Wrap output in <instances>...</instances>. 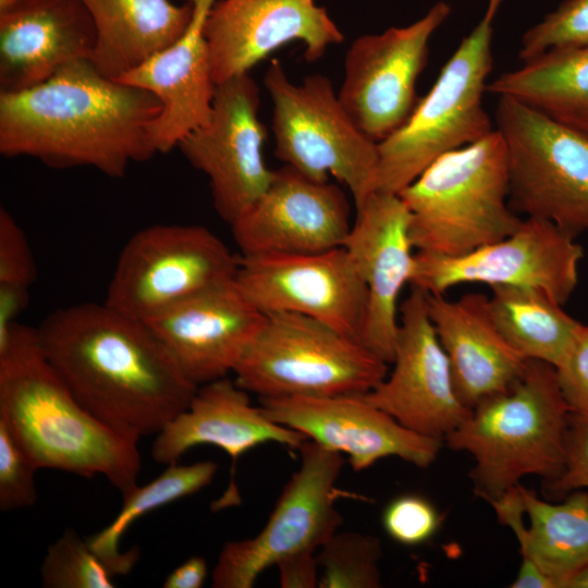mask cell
<instances>
[{
    "label": "cell",
    "mask_w": 588,
    "mask_h": 588,
    "mask_svg": "<svg viewBox=\"0 0 588 588\" xmlns=\"http://www.w3.org/2000/svg\"><path fill=\"white\" fill-rule=\"evenodd\" d=\"M529 519L522 562L536 563L556 588L588 567V491L574 490L560 503L544 501L519 483Z\"/></svg>",
    "instance_id": "f1b7e54d"
},
{
    "label": "cell",
    "mask_w": 588,
    "mask_h": 588,
    "mask_svg": "<svg viewBox=\"0 0 588 588\" xmlns=\"http://www.w3.org/2000/svg\"><path fill=\"white\" fill-rule=\"evenodd\" d=\"M555 369L571 412H588V326L583 324L567 357Z\"/></svg>",
    "instance_id": "74e56055"
},
{
    "label": "cell",
    "mask_w": 588,
    "mask_h": 588,
    "mask_svg": "<svg viewBox=\"0 0 588 588\" xmlns=\"http://www.w3.org/2000/svg\"><path fill=\"white\" fill-rule=\"evenodd\" d=\"M409 213L397 194L371 193L356 208L344 248L367 286V308L359 343L388 364L394 359L397 299L411 283L415 254Z\"/></svg>",
    "instance_id": "44dd1931"
},
{
    "label": "cell",
    "mask_w": 588,
    "mask_h": 588,
    "mask_svg": "<svg viewBox=\"0 0 588 588\" xmlns=\"http://www.w3.org/2000/svg\"><path fill=\"white\" fill-rule=\"evenodd\" d=\"M306 440L267 417L250 403L247 391L224 377L198 387L189 405L155 436L150 455L156 463L170 465L194 446L213 445L235 464L258 445L275 442L298 450Z\"/></svg>",
    "instance_id": "cb8c5ba5"
},
{
    "label": "cell",
    "mask_w": 588,
    "mask_h": 588,
    "mask_svg": "<svg viewBox=\"0 0 588 588\" xmlns=\"http://www.w3.org/2000/svg\"><path fill=\"white\" fill-rule=\"evenodd\" d=\"M382 546L379 538L335 531L317 553L320 588H379Z\"/></svg>",
    "instance_id": "4dcf8cb0"
},
{
    "label": "cell",
    "mask_w": 588,
    "mask_h": 588,
    "mask_svg": "<svg viewBox=\"0 0 588 588\" xmlns=\"http://www.w3.org/2000/svg\"><path fill=\"white\" fill-rule=\"evenodd\" d=\"M569 416L555 367L529 359L522 378L476 405L444 444L473 456L474 492L490 502L525 476L547 485L561 475Z\"/></svg>",
    "instance_id": "277c9868"
},
{
    "label": "cell",
    "mask_w": 588,
    "mask_h": 588,
    "mask_svg": "<svg viewBox=\"0 0 588 588\" xmlns=\"http://www.w3.org/2000/svg\"><path fill=\"white\" fill-rule=\"evenodd\" d=\"M97 33L90 61L118 79L174 42L188 27L193 4L170 0H81Z\"/></svg>",
    "instance_id": "484cf974"
},
{
    "label": "cell",
    "mask_w": 588,
    "mask_h": 588,
    "mask_svg": "<svg viewBox=\"0 0 588 588\" xmlns=\"http://www.w3.org/2000/svg\"><path fill=\"white\" fill-rule=\"evenodd\" d=\"M242 255L309 254L344 246L351 231L343 191L284 164L261 197L233 224Z\"/></svg>",
    "instance_id": "d6986e66"
},
{
    "label": "cell",
    "mask_w": 588,
    "mask_h": 588,
    "mask_svg": "<svg viewBox=\"0 0 588 588\" xmlns=\"http://www.w3.org/2000/svg\"><path fill=\"white\" fill-rule=\"evenodd\" d=\"M37 333L46 359L74 397L131 439L156 436L198 389L144 321L105 302L59 308Z\"/></svg>",
    "instance_id": "6da1fadb"
},
{
    "label": "cell",
    "mask_w": 588,
    "mask_h": 588,
    "mask_svg": "<svg viewBox=\"0 0 588 588\" xmlns=\"http://www.w3.org/2000/svg\"><path fill=\"white\" fill-rule=\"evenodd\" d=\"M283 588H315L319 581L316 551H301L277 562Z\"/></svg>",
    "instance_id": "f35d334b"
},
{
    "label": "cell",
    "mask_w": 588,
    "mask_h": 588,
    "mask_svg": "<svg viewBox=\"0 0 588 588\" xmlns=\"http://www.w3.org/2000/svg\"><path fill=\"white\" fill-rule=\"evenodd\" d=\"M583 257L573 234L526 217L512 234L461 256L417 252L409 284L441 295L463 283L530 286L563 305L577 286Z\"/></svg>",
    "instance_id": "7c38bea8"
},
{
    "label": "cell",
    "mask_w": 588,
    "mask_h": 588,
    "mask_svg": "<svg viewBox=\"0 0 588 588\" xmlns=\"http://www.w3.org/2000/svg\"><path fill=\"white\" fill-rule=\"evenodd\" d=\"M400 315L393 368L363 395L405 428L444 441L471 408L455 391L448 355L428 313L427 292L412 285Z\"/></svg>",
    "instance_id": "2e32d148"
},
{
    "label": "cell",
    "mask_w": 588,
    "mask_h": 588,
    "mask_svg": "<svg viewBox=\"0 0 588 588\" xmlns=\"http://www.w3.org/2000/svg\"><path fill=\"white\" fill-rule=\"evenodd\" d=\"M0 420L38 468L102 475L122 495L137 486V440L90 414L46 359L37 329L15 322L0 339Z\"/></svg>",
    "instance_id": "3957f363"
},
{
    "label": "cell",
    "mask_w": 588,
    "mask_h": 588,
    "mask_svg": "<svg viewBox=\"0 0 588 588\" xmlns=\"http://www.w3.org/2000/svg\"><path fill=\"white\" fill-rule=\"evenodd\" d=\"M28 303L29 289L0 285V339L5 336Z\"/></svg>",
    "instance_id": "ab89813d"
},
{
    "label": "cell",
    "mask_w": 588,
    "mask_h": 588,
    "mask_svg": "<svg viewBox=\"0 0 588 588\" xmlns=\"http://www.w3.org/2000/svg\"><path fill=\"white\" fill-rule=\"evenodd\" d=\"M235 280L265 315H303L359 340L368 292L344 246L309 254L242 255Z\"/></svg>",
    "instance_id": "9a60e30c"
},
{
    "label": "cell",
    "mask_w": 588,
    "mask_h": 588,
    "mask_svg": "<svg viewBox=\"0 0 588 588\" xmlns=\"http://www.w3.org/2000/svg\"><path fill=\"white\" fill-rule=\"evenodd\" d=\"M490 315L502 335L524 357L558 368L583 327L547 292L530 286L494 285Z\"/></svg>",
    "instance_id": "83f0119b"
},
{
    "label": "cell",
    "mask_w": 588,
    "mask_h": 588,
    "mask_svg": "<svg viewBox=\"0 0 588 588\" xmlns=\"http://www.w3.org/2000/svg\"><path fill=\"white\" fill-rule=\"evenodd\" d=\"M208 575L207 562L194 555L175 567L164 579L163 588H200Z\"/></svg>",
    "instance_id": "60d3db41"
},
{
    "label": "cell",
    "mask_w": 588,
    "mask_h": 588,
    "mask_svg": "<svg viewBox=\"0 0 588 588\" xmlns=\"http://www.w3.org/2000/svg\"><path fill=\"white\" fill-rule=\"evenodd\" d=\"M39 469L8 426L0 420V509L32 506L37 492L34 475Z\"/></svg>",
    "instance_id": "836d02e7"
},
{
    "label": "cell",
    "mask_w": 588,
    "mask_h": 588,
    "mask_svg": "<svg viewBox=\"0 0 588 588\" xmlns=\"http://www.w3.org/2000/svg\"><path fill=\"white\" fill-rule=\"evenodd\" d=\"M233 373L260 399L365 394L388 375V363L358 341L313 318L267 314Z\"/></svg>",
    "instance_id": "52a82bcc"
},
{
    "label": "cell",
    "mask_w": 588,
    "mask_h": 588,
    "mask_svg": "<svg viewBox=\"0 0 588 588\" xmlns=\"http://www.w3.org/2000/svg\"><path fill=\"white\" fill-rule=\"evenodd\" d=\"M588 47V0H565L525 32L519 59L526 62L551 49Z\"/></svg>",
    "instance_id": "d6a6232c"
},
{
    "label": "cell",
    "mask_w": 588,
    "mask_h": 588,
    "mask_svg": "<svg viewBox=\"0 0 588 588\" xmlns=\"http://www.w3.org/2000/svg\"><path fill=\"white\" fill-rule=\"evenodd\" d=\"M427 307L464 405L473 409L483 400L507 391L522 378L529 359L497 328L488 296L468 293L449 301L441 294L427 293Z\"/></svg>",
    "instance_id": "d4e9b609"
},
{
    "label": "cell",
    "mask_w": 588,
    "mask_h": 588,
    "mask_svg": "<svg viewBox=\"0 0 588 588\" xmlns=\"http://www.w3.org/2000/svg\"><path fill=\"white\" fill-rule=\"evenodd\" d=\"M259 106V88L249 73L217 84L209 121L177 145L209 179L215 209L230 225L261 197L273 177L274 170L262 158L267 132Z\"/></svg>",
    "instance_id": "4fadbf2b"
},
{
    "label": "cell",
    "mask_w": 588,
    "mask_h": 588,
    "mask_svg": "<svg viewBox=\"0 0 588 588\" xmlns=\"http://www.w3.org/2000/svg\"><path fill=\"white\" fill-rule=\"evenodd\" d=\"M160 113L150 91L105 76L89 59L75 60L37 86L0 94V152L122 177L131 163L157 154Z\"/></svg>",
    "instance_id": "7a4b0ae2"
},
{
    "label": "cell",
    "mask_w": 588,
    "mask_h": 588,
    "mask_svg": "<svg viewBox=\"0 0 588 588\" xmlns=\"http://www.w3.org/2000/svg\"><path fill=\"white\" fill-rule=\"evenodd\" d=\"M193 17L186 30L170 46L117 81L146 89L161 103L152 130L157 152H168L211 115L216 84L211 75L204 25L216 0H186Z\"/></svg>",
    "instance_id": "603a6c76"
},
{
    "label": "cell",
    "mask_w": 588,
    "mask_h": 588,
    "mask_svg": "<svg viewBox=\"0 0 588 588\" xmlns=\"http://www.w3.org/2000/svg\"><path fill=\"white\" fill-rule=\"evenodd\" d=\"M240 258L197 224H157L123 247L105 303L146 321L170 306L236 278Z\"/></svg>",
    "instance_id": "30bf717a"
},
{
    "label": "cell",
    "mask_w": 588,
    "mask_h": 588,
    "mask_svg": "<svg viewBox=\"0 0 588 588\" xmlns=\"http://www.w3.org/2000/svg\"><path fill=\"white\" fill-rule=\"evenodd\" d=\"M97 33L81 0H21L0 11V94L37 86L89 59Z\"/></svg>",
    "instance_id": "7402d4cb"
},
{
    "label": "cell",
    "mask_w": 588,
    "mask_h": 588,
    "mask_svg": "<svg viewBox=\"0 0 588 588\" xmlns=\"http://www.w3.org/2000/svg\"><path fill=\"white\" fill-rule=\"evenodd\" d=\"M301 464L283 487L265 527L253 538L223 544L211 578L215 588H252L281 559L317 551L342 525L334 503L342 454L306 440Z\"/></svg>",
    "instance_id": "8fae6325"
},
{
    "label": "cell",
    "mask_w": 588,
    "mask_h": 588,
    "mask_svg": "<svg viewBox=\"0 0 588 588\" xmlns=\"http://www.w3.org/2000/svg\"><path fill=\"white\" fill-rule=\"evenodd\" d=\"M497 130L509 163V205L576 236L588 230V133L499 96Z\"/></svg>",
    "instance_id": "9c48e42d"
},
{
    "label": "cell",
    "mask_w": 588,
    "mask_h": 588,
    "mask_svg": "<svg viewBox=\"0 0 588 588\" xmlns=\"http://www.w3.org/2000/svg\"><path fill=\"white\" fill-rule=\"evenodd\" d=\"M204 35L216 85L249 73L290 41L303 42L308 62L343 41L340 28L315 0H216Z\"/></svg>",
    "instance_id": "ac0fdd59"
},
{
    "label": "cell",
    "mask_w": 588,
    "mask_h": 588,
    "mask_svg": "<svg viewBox=\"0 0 588 588\" xmlns=\"http://www.w3.org/2000/svg\"><path fill=\"white\" fill-rule=\"evenodd\" d=\"M260 407L271 420L307 440L346 454L355 471L389 456L427 468L444 444L405 428L363 394L260 399Z\"/></svg>",
    "instance_id": "e0dca14e"
},
{
    "label": "cell",
    "mask_w": 588,
    "mask_h": 588,
    "mask_svg": "<svg viewBox=\"0 0 588 588\" xmlns=\"http://www.w3.org/2000/svg\"><path fill=\"white\" fill-rule=\"evenodd\" d=\"M450 13V5L441 1L408 26L359 36L348 47L338 96L357 126L376 143L413 113L430 37Z\"/></svg>",
    "instance_id": "5bb4252c"
},
{
    "label": "cell",
    "mask_w": 588,
    "mask_h": 588,
    "mask_svg": "<svg viewBox=\"0 0 588 588\" xmlns=\"http://www.w3.org/2000/svg\"><path fill=\"white\" fill-rule=\"evenodd\" d=\"M486 90L517 99L588 133V47L548 50L502 73Z\"/></svg>",
    "instance_id": "4316f807"
},
{
    "label": "cell",
    "mask_w": 588,
    "mask_h": 588,
    "mask_svg": "<svg viewBox=\"0 0 588 588\" xmlns=\"http://www.w3.org/2000/svg\"><path fill=\"white\" fill-rule=\"evenodd\" d=\"M547 494L565 497L574 490L588 491V412H571L561 475L544 485Z\"/></svg>",
    "instance_id": "8d00e7d4"
},
{
    "label": "cell",
    "mask_w": 588,
    "mask_h": 588,
    "mask_svg": "<svg viewBox=\"0 0 588 588\" xmlns=\"http://www.w3.org/2000/svg\"><path fill=\"white\" fill-rule=\"evenodd\" d=\"M21 0H0V11H4L16 4Z\"/></svg>",
    "instance_id": "ee69618b"
},
{
    "label": "cell",
    "mask_w": 588,
    "mask_h": 588,
    "mask_svg": "<svg viewBox=\"0 0 588 588\" xmlns=\"http://www.w3.org/2000/svg\"><path fill=\"white\" fill-rule=\"evenodd\" d=\"M502 1L489 0L482 19L462 39L408 120L378 143L376 192L399 194L438 157L493 131L482 95L493 62V21Z\"/></svg>",
    "instance_id": "8992f818"
},
{
    "label": "cell",
    "mask_w": 588,
    "mask_h": 588,
    "mask_svg": "<svg viewBox=\"0 0 588 588\" xmlns=\"http://www.w3.org/2000/svg\"><path fill=\"white\" fill-rule=\"evenodd\" d=\"M566 588H588V567L578 573L568 584Z\"/></svg>",
    "instance_id": "7bdbcfd3"
},
{
    "label": "cell",
    "mask_w": 588,
    "mask_h": 588,
    "mask_svg": "<svg viewBox=\"0 0 588 588\" xmlns=\"http://www.w3.org/2000/svg\"><path fill=\"white\" fill-rule=\"evenodd\" d=\"M266 320L236 280L200 291L144 321L197 387L233 372Z\"/></svg>",
    "instance_id": "ffe728a7"
},
{
    "label": "cell",
    "mask_w": 588,
    "mask_h": 588,
    "mask_svg": "<svg viewBox=\"0 0 588 588\" xmlns=\"http://www.w3.org/2000/svg\"><path fill=\"white\" fill-rule=\"evenodd\" d=\"M513 588H556L553 580L536 563H520Z\"/></svg>",
    "instance_id": "b9f144b4"
},
{
    "label": "cell",
    "mask_w": 588,
    "mask_h": 588,
    "mask_svg": "<svg viewBox=\"0 0 588 588\" xmlns=\"http://www.w3.org/2000/svg\"><path fill=\"white\" fill-rule=\"evenodd\" d=\"M40 576L47 588H112L118 574L87 539L69 529L47 549Z\"/></svg>",
    "instance_id": "1f68e13d"
},
{
    "label": "cell",
    "mask_w": 588,
    "mask_h": 588,
    "mask_svg": "<svg viewBox=\"0 0 588 588\" xmlns=\"http://www.w3.org/2000/svg\"><path fill=\"white\" fill-rule=\"evenodd\" d=\"M504 139L495 128L432 161L397 195L417 252L456 257L512 234L522 220L509 205Z\"/></svg>",
    "instance_id": "5b68a950"
},
{
    "label": "cell",
    "mask_w": 588,
    "mask_h": 588,
    "mask_svg": "<svg viewBox=\"0 0 588 588\" xmlns=\"http://www.w3.org/2000/svg\"><path fill=\"white\" fill-rule=\"evenodd\" d=\"M36 265L29 243L14 217L0 208V285L29 289Z\"/></svg>",
    "instance_id": "d590c367"
},
{
    "label": "cell",
    "mask_w": 588,
    "mask_h": 588,
    "mask_svg": "<svg viewBox=\"0 0 588 588\" xmlns=\"http://www.w3.org/2000/svg\"><path fill=\"white\" fill-rule=\"evenodd\" d=\"M217 470L218 464L213 461L167 465L158 477L144 486L137 485L122 495L123 503L117 516L87 539L89 547L112 566L118 576L127 575L139 558L137 548L127 551L120 548V541L130 526L144 515L206 488L212 482Z\"/></svg>",
    "instance_id": "f546056e"
},
{
    "label": "cell",
    "mask_w": 588,
    "mask_h": 588,
    "mask_svg": "<svg viewBox=\"0 0 588 588\" xmlns=\"http://www.w3.org/2000/svg\"><path fill=\"white\" fill-rule=\"evenodd\" d=\"M272 102L274 155L305 176L346 185L355 208L375 192L378 143L368 137L341 103L329 77L311 74L299 84L272 59L264 76Z\"/></svg>",
    "instance_id": "ba28073f"
},
{
    "label": "cell",
    "mask_w": 588,
    "mask_h": 588,
    "mask_svg": "<svg viewBox=\"0 0 588 588\" xmlns=\"http://www.w3.org/2000/svg\"><path fill=\"white\" fill-rule=\"evenodd\" d=\"M441 523L434 505L425 497L404 494L393 499L384 509L382 525L399 543L416 546L429 540Z\"/></svg>",
    "instance_id": "e575fe53"
}]
</instances>
